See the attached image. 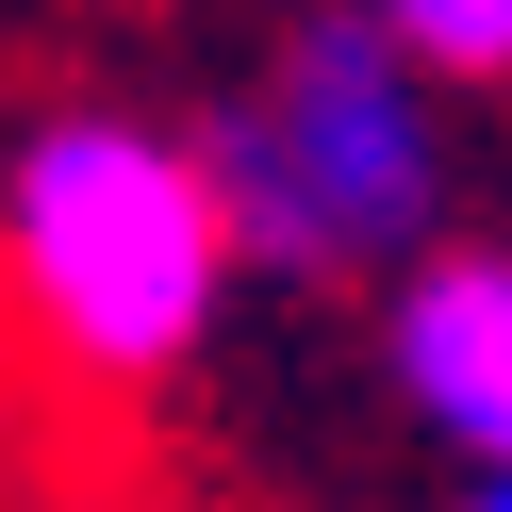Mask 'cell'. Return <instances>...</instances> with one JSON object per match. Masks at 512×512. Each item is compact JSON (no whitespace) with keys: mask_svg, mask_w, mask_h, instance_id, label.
<instances>
[{"mask_svg":"<svg viewBox=\"0 0 512 512\" xmlns=\"http://www.w3.org/2000/svg\"><path fill=\"white\" fill-rule=\"evenodd\" d=\"M248 215L215 182V133H149V116H50L0 166V281L17 331L83 380H166L199 364V331L232 314Z\"/></svg>","mask_w":512,"mask_h":512,"instance_id":"obj_1","label":"cell"},{"mask_svg":"<svg viewBox=\"0 0 512 512\" xmlns=\"http://www.w3.org/2000/svg\"><path fill=\"white\" fill-rule=\"evenodd\" d=\"M430 50L397 17H314L298 50L265 67V100L215 116V182L248 215V265L331 281V265H397L430 232Z\"/></svg>","mask_w":512,"mask_h":512,"instance_id":"obj_2","label":"cell"},{"mask_svg":"<svg viewBox=\"0 0 512 512\" xmlns=\"http://www.w3.org/2000/svg\"><path fill=\"white\" fill-rule=\"evenodd\" d=\"M380 364H397L413 430L479 463V496L512 512V248H430L380 314Z\"/></svg>","mask_w":512,"mask_h":512,"instance_id":"obj_3","label":"cell"},{"mask_svg":"<svg viewBox=\"0 0 512 512\" xmlns=\"http://www.w3.org/2000/svg\"><path fill=\"white\" fill-rule=\"evenodd\" d=\"M446 83H512V0H380Z\"/></svg>","mask_w":512,"mask_h":512,"instance_id":"obj_4","label":"cell"}]
</instances>
